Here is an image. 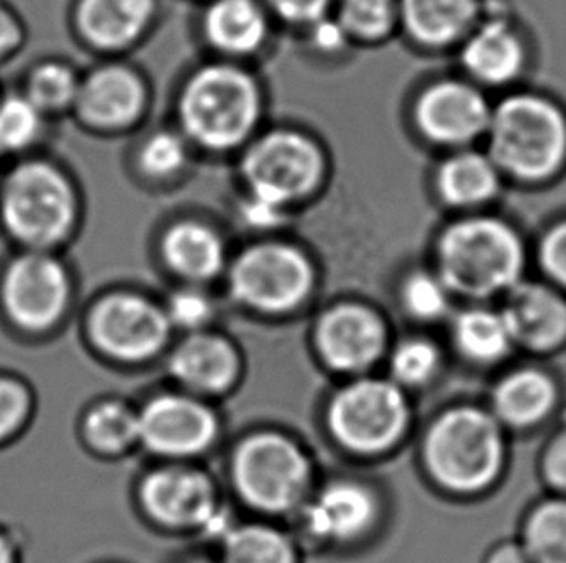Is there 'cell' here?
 Instances as JSON below:
<instances>
[{"label": "cell", "instance_id": "6da1fadb", "mask_svg": "<svg viewBox=\"0 0 566 563\" xmlns=\"http://www.w3.org/2000/svg\"><path fill=\"white\" fill-rule=\"evenodd\" d=\"M483 149L506 183L552 190L566 180V100L544 87L521 85L493 103Z\"/></svg>", "mask_w": 566, "mask_h": 563}, {"label": "cell", "instance_id": "7a4b0ae2", "mask_svg": "<svg viewBox=\"0 0 566 563\" xmlns=\"http://www.w3.org/2000/svg\"><path fill=\"white\" fill-rule=\"evenodd\" d=\"M437 275L474 304L501 299L532 273L530 240L497 213L462 214L437 242Z\"/></svg>", "mask_w": 566, "mask_h": 563}, {"label": "cell", "instance_id": "3957f363", "mask_svg": "<svg viewBox=\"0 0 566 563\" xmlns=\"http://www.w3.org/2000/svg\"><path fill=\"white\" fill-rule=\"evenodd\" d=\"M423 456L441 487L459 495H482L505 477L509 433L490 410L464 405L436 421Z\"/></svg>", "mask_w": 566, "mask_h": 563}, {"label": "cell", "instance_id": "277c9868", "mask_svg": "<svg viewBox=\"0 0 566 563\" xmlns=\"http://www.w3.org/2000/svg\"><path fill=\"white\" fill-rule=\"evenodd\" d=\"M260 116V87L234 64L217 62L199 68L178 97L185 138L207 151H232L248 144Z\"/></svg>", "mask_w": 566, "mask_h": 563}, {"label": "cell", "instance_id": "5b68a950", "mask_svg": "<svg viewBox=\"0 0 566 563\" xmlns=\"http://www.w3.org/2000/svg\"><path fill=\"white\" fill-rule=\"evenodd\" d=\"M77 198L61 168L25 160L0 183V222L15 242L46 252L74 229Z\"/></svg>", "mask_w": 566, "mask_h": 563}, {"label": "cell", "instance_id": "8992f818", "mask_svg": "<svg viewBox=\"0 0 566 563\" xmlns=\"http://www.w3.org/2000/svg\"><path fill=\"white\" fill-rule=\"evenodd\" d=\"M240 174L250 195L289 209L322 185L325 157L322 147L302 131H268L245 145Z\"/></svg>", "mask_w": 566, "mask_h": 563}, {"label": "cell", "instance_id": "52a82bcc", "mask_svg": "<svg viewBox=\"0 0 566 563\" xmlns=\"http://www.w3.org/2000/svg\"><path fill=\"white\" fill-rule=\"evenodd\" d=\"M460 66L483 92H513L528 84L534 39L505 0H485L480 20L460 43Z\"/></svg>", "mask_w": 566, "mask_h": 563}, {"label": "cell", "instance_id": "ba28073f", "mask_svg": "<svg viewBox=\"0 0 566 563\" xmlns=\"http://www.w3.org/2000/svg\"><path fill=\"white\" fill-rule=\"evenodd\" d=\"M312 263L298 247L283 242L250 245L230 265V294L265 312L291 311L314 288Z\"/></svg>", "mask_w": 566, "mask_h": 563}, {"label": "cell", "instance_id": "9c48e42d", "mask_svg": "<svg viewBox=\"0 0 566 563\" xmlns=\"http://www.w3.org/2000/svg\"><path fill=\"white\" fill-rule=\"evenodd\" d=\"M565 407V374L545 359L526 358L506 367L491 389V415L509 434L547 433Z\"/></svg>", "mask_w": 566, "mask_h": 563}, {"label": "cell", "instance_id": "30bf717a", "mask_svg": "<svg viewBox=\"0 0 566 563\" xmlns=\"http://www.w3.org/2000/svg\"><path fill=\"white\" fill-rule=\"evenodd\" d=\"M310 465L296 444L279 434H258L234 457V482L245 502L263 511L291 510L302 500Z\"/></svg>", "mask_w": 566, "mask_h": 563}, {"label": "cell", "instance_id": "8fae6325", "mask_svg": "<svg viewBox=\"0 0 566 563\" xmlns=\"http://www.w3.org/2000/svg\"><path fill=\"white\" fill-rule=\"evenodd\" d=\"M408 423L402 392L385 381H358L340 390L329 407L331 433L346 448L376 454L389 448Z\"/></svg>", "mask_w": 566, "mask_h": 563}, {"label": "cell", "instance_id": "7c38bea8", "mask_svg": "<svg viewBox=\"0 0 566 563\" xmlns=\"http://www.w3.org/2000/svg\"><path fill=\"white\" fill-rule=\"evenodd\" d=\"M516 353L553 361L566 353V294L528 275L499 299Z\"/></svg>", "mask_w": 566, "mask_h": 563}, {"label": "cell", "instance_id": "4fadbf2b", "mask_svg": "<svg viewBox=\"0 0 566 563\" xmlns=\"http://www.w3.org/2000/svg\"><path fill=\"white\" fill-rule=\"evenodd\" d=\"M493 103L470 79H443L429 85L413 105V120L423 138L447 149H467L483 141Z\"/></svg>", "mask_w": 566, "mask_h": 563}, {"label": "cell", "instance_id": "5bb4252c", "mask_svg": "<svg viewBox=\"0 0 566 563\" xmlns=\"http://www.w3.org/2000/svg\"><path fill=\"white\" fill-rule=\"evenodd\" d=\"M70 282L61 261L46 252L23 253L2 276V301L23 328L41 330L61 317L69 304Z\"/></svg>", "mask_w": 566, "mask_h": 563}, {"label": "cell", "instance_id": "9a60e30c", "mask_svg": "<svg viewBox=\"0 0 566 563\" xmlns=\"http://www.w3.org/2000/svg\"><path fill=\"white\" fill-rule=\"evenodd\" d=\"M101 350L123 361H142L161 350L169 338L167 312L144 297L115 294L101 301L90 320Z\"/></svg>", "mask_w": 566, "mask_h": 563}, {"label": "cell", "instance_id": "2e32d148", "mask_svg": "<svg viewBox=\"0 0 566 563\" xmlns=\"http://www.w3.org/2000/svg\"><path fill=\"white\" fill-rule=\"evenodd\" d=\"M147 87L138 72L124 64H105L80 79L74 110L93 130L120 131L146 113Z\"/></svg>", "mask_w": 566, "mask_h": 563}, {"label": "cell", "instance_id": "e0dca14e", "mask_svg": "<svg viewBox=\"0 0 566 563\" xmlns=\"http://www.w3.org/2000/svg\"><path fill=\"white\" fill-rule=\"evenodd\" d=\"M138 419L139 440L159 456H196L209 448L217 436V419L211 410L190 397H157L139 413Z\"/></svg>", "mask_w": 566, "mask_h": 563}, {"label": "cell", "instance_id": "ac0fdd59", "mask_svg": "<svg viewBox=\"0 0 566 563\" xmlns=\"http://www.w3.org/2000/svg\"><path fill=\"white\" fill-rule=\"evenodd\" d=\"M315 340L331 367L338 371H360L381 355L385 328L368 307L337 305L323 315Z\"/></svg>", "mask_w": 566, "mask_h": 563}, {"label": "cell", "instance_id": "d6986e66", "mask_svg": "<svg viewBox=\"0 0 566 563\" xmlns=\"http://www.w3.org/2000/svg\"><path fill=\"white\" fill-rule=\"evenodd\" d=\"M147 513L163 525L203 527L219 511L214 488L203 472L163 469L142 488Z\"/></svg>", "mask_w": 566, "mask_h": 563}, {"label": "cell", "instance_id": "ffe728a7", "mask_svg": "<svg viewBox=\"0 0 566 563\" xmlns=\"http://www.w3.org/2000/svg\"><path fill=\"white\" fill-rule=\"evenodd\" d=\"M501 174L485 149L467 147L452 151L437 170L436 188L444 205L462 214L485 213L505 191Z\"/></svg>", "mask_w": 566, "mask_h": 563}, {"label": "cell", "instance_id": "44dd1931", "mask_svg": "<svg viewBox=\"0 0 566 563\" xmlns=\"http://www.w3.org/2000/svg\"><path fill=\"white\" fill-rule=\"evenodd\" d=\"M155 0H77L74 22L87 45L123 51L146 35Z\"/></svg>", "mask_w": 566, "mask_h": 563}, {"label": "cell", "instance_id": "7402d4cb", "mask_svg": "<svg viewBox=\"0 0 566 563\" xmlns=\"http://www.w3.org/2000/svg\"><path fill=\"white\" fill-rule=\"evenodd\" d=\"M485 0H398V23L418 45H460L483 12Z\"/></svg>", "mask_w": 566, "mask_h": 563}, {"label": "cell", "instance_id": "603a6c76", "mask_svg": "<svg viewBox=\"0 0 566 563\" xmlns=\"http://www.w3.org/2000/svg\"><path fill=\"white\" fill-rule=\"evenodd\" d=\"M201 28L217 53L250 56L268 41V10L260 0H211Z\"/></svg>", "mask_w": 566, "mask_h": 563}, {"label": "cell", "instance_id": "cb8c5ba5", "mask_svg": "<svg viewBox=\"0 0 566 563\" xmlns=\"http://www.w3.org/2000/svg\"><path fill=\"white\" fill-rule=\"evenodd\" d=\"M161 253L175 275L191 282L211 280L221 275L227 259L219 232L196 221L172 224L163 234Z\"/></svg>", "mask_w": 566, "mask_h": 563}, {"label": "cell", "instance_id": "d4e9b609", "mask_svg": "<svg viewBox=\"0 0 566 563\" xmlns=\"http://www.w3.org/2000/svg\"><path fill=\"white\" fill-rule=\"evenodd\" d=\"M376 516V503L368 490L356 485H333L325 488L307 506L306 527L310 533L331 541H348L368 529Z\"/></svg>", "mask_w": 566, "mask_h": 563}, {"label": "cell", "instance_id": "484cf974", "mask_svg": "<svg viewBox=\"0 0 566 563\" xmlns=\"http://www.w3.org/2000/svg\"><path fill=\"white\" fill-rule=\"evenodd\" d=\"M452 340L460 355L475 367H501L516 353L501 309L488 304L470 305L452 322Z\"/></svg>", "mask_w": 566, "mask_h": 563}, {"label": "cell", "instance_id": "4316f807", "mask_svg": "<svg viewBox=\"0 0 566 563\" xmlns=\"http://www.w3.org/2000/svg\"><path fill=\"white\" fill-rule=\"evenodd\" d=\"M170 373L190 389L219 392L237 379V351L217 336H191L172 353Z\"/></svg>", "mask_w": 566, "mask_h": 563}, {"label": "cell", "instance_id": "83f0119b", "mask_svg": "<svg viewBox=\"0 0 566 563\" xmlns=\"http://www.w3.org/2000/svg\"><path fill=\"white\" fill-rule=\"evenodd\" d=\"M516 539L534 563H566V496L544 492L530 502Z\"/></svg>", "mask_w": 566, "mask_h": 563}, {"label": "cell", "instance_id": "f1b7e54d", "mask_svg": "<svg viewBox=\"0 0 566 563\" xmlns=\"http://www.w3.org/2000/svg\"><path fill=\"white\" fill-rule=\"evenodd\" d=\"M80 79L76 70L61 61H49L38 64L25 79L23 95L43 113H61L74 108Z\"/></svg>", "mask_w": 566, "mask_h": 563}, {"label": "cell", "instance_id": "f546056e", "mask_svg": "<svg viewBox=\"0 0 566 563\" xmlns=\"http://www.w3.org/2000/svg\"><path fill=\"white\" fill-rule=\"evenodd\" d=\"M335 10L350 41L377 43L398 25V0H337Z\"/></svg>", "mask_w": 566, "mask_h": 563}, {"label": "cell", "instance_id": "4dcf8cb0", "mask_svg": "<svg viewBox=\"0 0 566 563\" xmlns=\"http://www.w3.org/2000/svg\"><path fill=\"white\" fill-rule=\"evenodd\" d=\"M224 563H294V550L271 527H238L224 537Z\"/></svg>", "mask_w": 566, "mask_h": 563}, {"label": "cell", "instance_id": "1f68e13d", "mask_svg": "<svg viewBox=\"0 0 566 563\" xmlns=\"http://www.w3.org/2000/svg\"><path fill=\"white\" fill-rule=\"evenodd\" d=\"M532 273L566 294V209L555 213L530 240Z\"/></svg>", "mask_w": 566, "mask_h": 563}, {"label": "cell", "instance_id": "d6a6232c", "mask_svg": "<svg viewBox=\"0 0 566 563\" xmlns=\"http://www.w3.org/2000/svg\"><path fill=\"white\" fill-rule=\"evenodd\" d=\"M190 141L175 130H157L139 145L138 167L151 180H172L190 159Z\"/></svg>", "mask_w": 566, "mask_h": 563}, {"label": "cell", "instance_id": "836d02e7", "mask_svg": "<svg viewBox=\"0 0 566 563\" xmlns=\"http://www.w3.org/2000/svg\"><path fill=\"white\" fill-rule=\"evenodd\" d=\"M45 115L23 93L0 99V152H18L38 141Z\"/></svg>", "mask_w": 566, "mask_h": 563}, {"label": "cell", "instance_id": "e575fe53", "mask_svg": "<svg viewBox=\"0 0 566 563\" xmlns=\"http://www.w3.org/2000/svg\"><path fill=\"white\" fill-rule=\"evenodd\" d=\"M85 433L97 448L118 452L139 440L138 415L126 405L107 402L90 413Z\"/></svg>", "mask_w": 566, "mask_h": 563}, {"label": "cell", "instance_id": "d590c367", "mask_svg": "<svg viewBox=\"0 0 566 563\" xmlns=\"http://www.w3.org/2000/svg\"><path fill=\"white\" fill-rule=\"evenodd\" d=\"M451 289L444 286L439 275L413 273L402 286V301L416 319H441L451 307Z\"/></svg>", "mask_w": 566, "mask_h": 563}, {"label": "cell", "instance_id": "8d00e7d4", "mask_svg": "<svg viewBox=\"0 0 566 563\" xmlns=\"http://www.w3.org/2000/svg\"><path fill=\"white\" fill-rule=\"evenodd\" d=\"M536 475L544 492L566 496V407L537 449Z\"/></svg>", "mask_w": 566, "mask_h": 563}, {"label": "cell", "instance_id": "74e56055", "mask_svg": "<svg viewBox=\"0 0 566 563\" xmlns=\"http://www.w3.org/2000/svg\"><path fill=\"white\" fill-rule=\"evenodd\" d=\"M439 355L426 340H408L400 343L390 359V369L398 381L405 384H423L437 371Z\"/></svg>", "mask_w": 566, "mask_h": 563}, {"label": "cell", "instance_id": "f35d334b", "mask_svg": "<svg viewBox=\"0 0 566 563\" xmlns=\"http://www.w3.org/2000/svg\"><path fill=\"white\" fill-rule=\"evenodd\" d=\"M165 312H167L170 325L193 330V328L206 325L213 312V305L201 291L180 289L170 296Z\"/></svg>", "mask_w": 566, "mask_h": 563}, {"label": "cell", "instance_id": "ab89813d", "mask_svg": "<svg viewBox=\"0 0 566 563\" xmlns=\"http://www.w3.org/2000/svg\"><path fill=\"white\" fill-rule=\"evenodd\" d=\"M269 10L292 25H312L331 14L337 0H265Z\"/></svg>", "mask_w": 566, "mask_h": 563}, {"label": "cell", "instance_id": "60d3db41", "mask_svg": "<svg viewBox=\"0 0 566 563\" xmlns=\"http://www.w3.org/2000/svg\"><path fill=\"white\" fill-rule=\"evenodd\" d=\"M28 413V394L14 381L0 379V440L14 433Z\"/></svg>", "mask_w": 566, "mask_h": 563}, {"label": "cell", "instance_id": "b9f144b4", "mask_svg": "<svg viewBox=\"0 0 566 563\" xmlns=\"http://www.w3.org/2000/svg\"><path fill=\"white\" fill-rule=\"evenodd\" d=\"M310 41L317 53L338 54L345 51L346 45L350 43V38L345 28L338 23L335 15H325L322 20L307 25Z\"/></svg>", "mask_w": 566, "mask_h": 563}, {"label": "cell", "instance_id": "7bdbcfd3", "mask_svg": "<svg viewBox=\"0 0 566 563\" xmlns=\"http://www.w3.org/2000/svg\"><path fill=\"white\" fill-rule=\"evenodd\" d=\"M286 211L289 209L273 205V203L255 198V195H250V193H248V199H244L242 205H240L242 219L252 229H275L279 224H283Z\"/></svg>", "mask_w": 566, "mask_h": 563}, {"label": "cell", "instance_id": "ee69618b", "mask_svg": "<svg viewBox=\"0 0 566 563\" xmlns=\"http://www.w3.org/2000/svg\"><path fill=\"white\" fill-rule=\"evenodd\" d=\"M22 43V25L7 7L0 4V61Z\"/></svg>", "mask_w": 566, "mask_h": 563}, {"label": "cell", "instance_id": "f6af8a7d", "mask_svg": "<svg viewBox=\"0 0 566 563\" xmlns=\"http://www.w3.org/2000/svg\"><path fill=\"white\" fill-rule=\"evenodd\" d=\"M485 563H534L518 539L499 542L485 556Z\"/></svg>", "mask_w": 566, "mask_h": 563}, {"label": "cell", "instance_id": "bcb514c9", "mask_svg": "<svg viewBox=\"0 0 566 563\" xmlns=\"http://www.w3.org/2000/svg\"><path fill=\"white\" fill-rule=\"evenodd\" d=\"M0 563H12V550L2 537H0Z\"/></svg>", "mask_w": 566, "mask_h": 563}]
</instances>
